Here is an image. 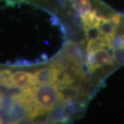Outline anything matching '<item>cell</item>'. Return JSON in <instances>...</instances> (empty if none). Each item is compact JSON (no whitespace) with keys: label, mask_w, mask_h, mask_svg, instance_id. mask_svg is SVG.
Returning a JSON list of instances; mask_svg holds the SVG:
<instances>
[{"label":"cell","mask_w":124,"mask_h":124,"mask_svg":"<svg viewBox=\"0 0 124 124\" xmlns=\"http://www.w3.org/2000/svg\"><path fill=\"white\" fill-rule=\"evenodd\" d=\"M32 97L39 118L49 115L59 104H63L61 90L54 83L34 86Z\"/></svg>","instance_id":"6da1fadb"},{"label":"cell","mask_w":124,"mask_h":124,"mask_svg":"<svg viewBox=\"0 0 124 124\" xmlns=\"http://www.w3.org/2000/svg\"><path fill=\"white\" fill-rule=\"evenodd\" d=\"M81 18L86 31L90 30V29L98 28V24L99 23L100 17L97 15V12L95 11H90L84 15H81Z\"/></svg>","instance_id":"277c9868"},{"label":"cell","mask_w":124,"mask_h":124,"mask_svg":"<svg viewBox=\"0 0 124 124\" xmlns=\"http://www.w3.org/2000/svg\"><path fill=\"white\" fill-rule=\"evenodd\" d=\"M72 6L78 13L84 15L90 11L92 4L90 0H72Z\"/></svg>","instance_id":"5b68a950"},{"label":"cell","mask_w":124,"mask_h":124,"mask_svg":"<svg viewBox=\"0 0 124 124\" xmlns=\"http://www.w3.org/2000/svg\"><path fill=\"white\" fill-rule=\"evenodd\" d=\"M118 24L113 21L112 18L106 19L100 17L99 23L98 24V36L97 39L111 43V40L115 36L116 26Z\"/></svg>","instance_id":"3957f363"},{"label":"cell","mask_w":124,"mask_h":124,"mask_svg":"<svg viewBox=\"0 0 124 124\" xmlns=\"http://www.w3.org/2000/svg\"><path fill=\"white\" fill-rule=\"evenodd\" d=\"M88 67L90 71L105 67L112 64L113 55L111 54V44L110 42L91 39L87 44Z\"/></svg>","instance_id":"7a4b0ae2"}]
</instances>
